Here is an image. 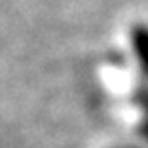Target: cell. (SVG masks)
<instances>
[{
    "mask_svg": "<svg viewBox=\"0 0 148 148\" xmlns=\"http://www.w3.org/2000/svg\"><path fill=\"white\" fill-rule=\"evenodd\" d=\"M130 148H134V146H130Z\"/></svg>",
    "mask_w": 148,
    "mask_h": 148,
    "instance_id": "cell-3",
    "label": "cell"
},
{
    "mask_svg": "<svg viewBox=\"0 0 148 148\" xmlns=\"http://www.w3.org/2000/svg\"><path fill=\"white\" fill-rule=\"evenodd\" d=\"M134 100H136V104H138V106H140V110H142L140 134H142V138L148 142V88H140V90H136Z\"/></svg>",
    "mask_w": 148,
    "mask_h": 148,
    "instance_id": "cell-2",
    "label": "cell"
},
{
    "mask_svg": "<svg viewBox=\"0 0 148 148\" xmlns=\"http://www.w3.org/2000/svg\"><path fill=\"white\" fill-rule=\"evenodd\" d=\"M130 42L134 56L138 60L140 72L148 78V26L146 24H136L130 30Z\"/></svg>",
    "mask_w": 148,
    "mask_h": 148,
    "instance_id": "cell-1",
    "label": "cell"
}]
</instances>
